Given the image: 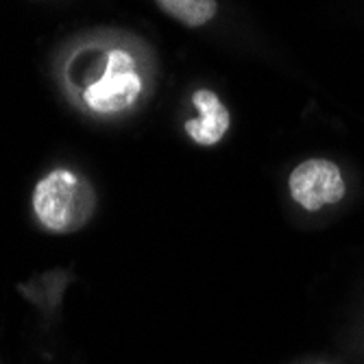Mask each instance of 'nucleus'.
Masks as SVG:
<instances>
[{
    "label": "nucleus",
    "mask_w": 364,
    "mask_h": 364,
    "mask_svg": "<svg viewBox=\"0 0 364 364\" xmlns=\"http://www.w3.org/2000/svg\"><path fill=\"white\" fill-rule=\"evenodd\" d=\"M96 208V194L90 181L70 171H53L33 194V210L40 223L55 234H75L85 227Z\"/></svg>",
    "instance_id": "obj_1"
},
{
    "label": "nucleus",
    "mask_w": 364,
    "mask_h": 364,
    "mask_svg": "<svg viewBox=\"0 0 364 364\" xmlns=\"http://www.w3.org/2000/svg\"><path fill=\"white\" fill-rule=\"evenodd\" d=\"M140 90L142 81L136 75L131 55L124 50H112L105 75L85 90V103L98 114H116L134 105Z\"/></svg>",
    "instance_id": "obj_2"
},
{
    "label": "nucleus",
    "mask_w": 364,
    "mask_h": 364,
    "mask_svg": "<svg viewBox=\"0 0 364 364\" xmlns=\"http://www.w3.org/2000/svg\"><path fill=\"white\" fill-rule=\"evenodd\" d=\"M347 186L341 168L329 159H308L290 175V194L308 212L334 205L345 196Z\"/></svg>",
    "instance_id": "obj_3"
},
{
    "label": "nucleus",
    "mask_w": 364,
    "mask_h": 364,
    "mask_svg": "<svg viewBox=\"0 0 364 364\" xmlns=\"http://www.w3.org/2000/svg\"><path fill=\"white\" fill-rule=\"evenodd\" d=\"M192 101L198 109L196 120L186 122L188 136L201 146H214L218 144L225 134L229 131V112L218 101V96L210 90H198L194 92Z\"/></svg>",
    "instance_id": "obj_4"
},
{
    "label": "nucleus",
    "mask_w": 364,
    "mask_h": 364,
    "mask_svg": "<svg viewBox=\"0 0 364 364\" xmlns=\"http://www.w3.org/2000/svg\"><path fill=\"white\" fill-rule=\"evenodd\" d=\"M157 5L181 24L196 28L216 16V0H157Z\"/></svg>",
    "instance_id": "obj_5"
}]
</instances>
